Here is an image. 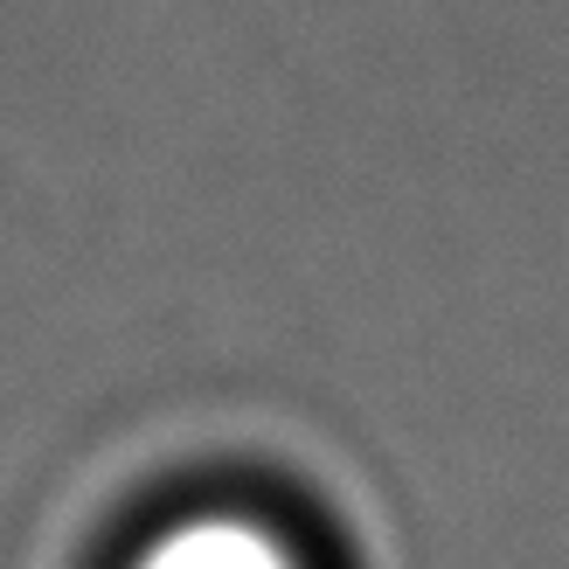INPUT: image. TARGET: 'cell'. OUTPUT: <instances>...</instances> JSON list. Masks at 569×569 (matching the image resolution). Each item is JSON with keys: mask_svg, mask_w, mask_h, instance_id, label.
Returning <instances> with one entry per match:
<instances>
[{"mask_svg": "<svg viewBox=\"0 0 569 569\" xmlns=\"http://www.w3.org/2000/svg\"><path fill=\"white\" fill-rule=\"evenodd\" d=\"M132 569H299L292 549L278 542L271 528L258 521H237V515H194L174 535L139 556Z\"/></svg>", "mask_w": 569, "mask_h": 569, "instance_id": "cell-1", "label": "cell"}]
</instances>
